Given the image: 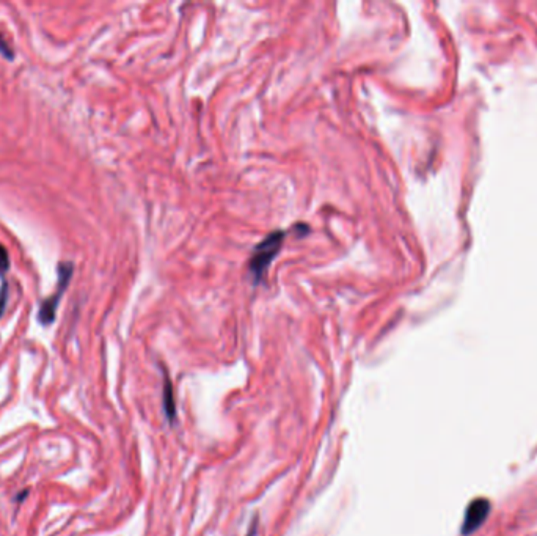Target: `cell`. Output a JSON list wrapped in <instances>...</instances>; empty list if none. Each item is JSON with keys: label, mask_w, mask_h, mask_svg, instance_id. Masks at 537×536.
Instances as JSON below:
<instances>
[{"label": "cell", "mask_w": 537, "mask_h": 536, "mask_svg": "<svg viewBox=\"0 0 537 536\" xmlns=\"http://www.w3.org/2000/svg\"><path fill=\"white\" fill-rule=\"evenodd\" d=\"M283 241H284V231H275L272 234H268L262 242H260L254 247L252 258L248 261V269L252 271L256 282L264 277L268 264L278 255V250L283 245Z\"/></svg>", "instance_id": "6da1fadb"}, {"label": "cell", "mask_w": 537, "mask_h": 536, "mask_svg": "<svg viewBox=\"0 0 537 536\" xmlns=\"http://www.w3.org/2000/svg\"><path fill=\"white\" fill-rule=\"evenodd\" d=\"M72 275V264L71 263H62L58 266V283H57V291L55 294H52L50 297H48L40 307V321L42 324H50L55 318V311H57L60 297L64 291L66 285H68L70 278Z\"/></svg>", "instance_id": "7a4b0ae2"}, {"label": "cell", "mask_w": 537, "mask_h": 536, "mask_svg": "<svg viewBox=\"0 0 537 536\" xmlns=\"http://www.w3.org/2000/svg\"><path fill=\"white\" fill-rule=\"evenodd\" d=\"M488 514V501L484 498H478L474 500L472 505L468 506L466 514L464 519V527H462V533L464 534H470L472 531H474L480 523L486 520Z\"/></svg>", "instance_id": "3957f363"}, {"label": "cell", "mask_w": 537, "mask_h": 536, "mask_svg": "<svg viewBox=\"0 0 537 536\" xmlns=\"http://www.w3.org/2000/svg\"><path fill=\"white\" fill-rule=\"evenodd\" d=\"M164 409L166 417L170 418V421L174 420V398H173V387L170 379L165 376V382H164Z\"/></svg>", "instance_id": "277c9868"}, {"label": "cell", "mask_w": 537, "mask_h": 536, "mask_svg": "<svg viewBox=\"0 0 537 536\" xmlns=\"http://www.w3.org/2000/svg\"><path fill=\"white\" fill-rule=\"evenodd\" d=\"M10 267V258H8V253L5 250V247L2 244H0V275H2L5 271H8Z\"/></svg>", "instance_id": "5b68a950"}, {"label": "cell", "mask_w": 537, "mask_h": 536, "mask_svg": "<svg viewBox=\"0 0 537 536\" xmlns=\"http://www.w3.org/2000/svg\"><path fill=\"white\" fill-rule=\"evenodd\" d=\"M0 54H4L6 59H13V57H14L13 49L8 46V43H6L2 37H0Z\"/></svg>", "instance_id": "8992f818"}, {"label": "cell", "mask_w": 537, "mask_h": 536, "mask_svg": "<svg viewBox=\"0 0 537 536\" xmlns=\"http://www.w3.org/2000/svg\"><path fill=\"white\" fill-rule=\"evenodd\" d=\"M6 297H8L6 286L4 285V288H2V293H0V316H2V313H4V308H5V305H6Z\"/></svg>", "instance_id": "52a82bcc"}]
</instances>
